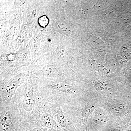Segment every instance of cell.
<instances>
[{"label": "cell", "mask_w": 131, "mask_h": 131, "mask_svg": "<svg viewBox=\"0 0 131 131\" xmlns=\"http://www.w3.org/2000/svg\"><path fill=\"white\" fill-rule=\"evenodd\" d=\"M21 78L16 76L9 81L3 91V98L5 101H9L13 96L16 90L21 84Z\"/></svg>", "instance_id": "1"}, {"label": "cell", "mask_w": 131, "mask_h": 131, "mask_svg": "<svg viewBox=\"0 0 131 131\" xmlns=\"http://www.w3.org/2000/svg\"><path fill=\"white\" fill-rule=\"evenodd\" d=\"M35 104L32 89L27 88L26 89L24 95L22 105L24 110L30 112L33 109Z\"/></svg>", "instance_id": "2"}, {"label": "cell", "mask_w": 131, "mask_h": 131, "mask_svg": "<svg viewBox=\"0 0 131 131\" xmlns=\"http://www.w3.org/2000/svg\"><path fill=\"white\" fill-rule=\"evenodd\" d=\"M96 90L101 93H110L117 91L115 86L105 82H98L95 84Z\"/></svg>", "instance_id": "3"}, {"label": "cell", "mask_w": 131, "mask_h": 131, "mask_svg": "<svg viewBox=\"0 0 131 131\" xmlns=\"http://www.w3.org/2000/svg\"><path fill=\"white\" fill-rule=\"evenodd\" d=\"M51 88L62 91L68 94H74L75 93L74 89L73 87L67 84L63 83H57L50 85L49 86Z\"/></svg>", "instance_id": "4"}, {"label": "cell", "mask_w": 131, "mask_h": 131, "mask_svg": "<svg viewBox=\"0 0 131 131\" xmlns=\"http://www.w3.org/2000/svg\"><path fill=\"white\" fill-rule=\"evenodd\" d=\"M110 110L113 114L118 116L123 114L125 112V107L123 103L117 102L111 106Z\"/></svg>", "instance_id": "5"}, {"label": "cell", "mask_w": 131, "mask_h": 131, "mask_svg": "<svg viewBox=\"0 0 131 131\" xmlns=\"http://www.w3.org/2000/svg\"><path fill=\"white\" fill-rule=\"evenodd\" d=\"M41 121L45 126L50 128L54 127L56 124L51 115L48 113H45L43 115L41 118Z\"/></svg>", "instance_id": "6"}, {"label": "cell", "mask_w": 131, "mask_h": 131, "mask_svg": "<svg viewBox=\"0 0 131 131\" xmlns=\"http://www.w3.org/2000/svg\"><path fill=\"white\" fill-rule=\"evenodd\" d=\"M56 28L57 30L63 34L67 35L70 32V30H69L68 27L61 20H58L56 22Z\"/></svg>", "instance_id": "7"}, {"label": "cell", "mask_w": 131, "mask_h": 131, "mask_svg": "<svg viewBox=\"0 0 131 131\" xmlns=\"http://www.w3.org/2000/svg\"><path fill=\"white\" fill-rule=\"evenodd\" d=\"M93 119L95 123L98 125H105L107 122L106 118L104 114L101 113H99L95 115Z\"/></svg>", "instance_id": "8"}, {"label": "cell", "mask_w": 131, "mask_h": 131, "mask_svg": "<svg viewBox=\"0 0 131 131\" xmlns=\"http://www.w3.org/2000/svg\"><path fill=\"white\" fill-rule=\"evenodd\" d=\"M42 72L43 74L47 77H54L56 75V71L51 66H45L42 69Z\"/></svg>", "instance_id": "9"}, {"label": "cell", "mask_w": 131, "mask_h": 131, "mask_svg": "<svg viewBox=\"0 0 131 131\" xmlns=\"http://www.w3.org/2000/svg\"><path fill=\"white\" fill-rule=\"evenodd\" d=\"M40 39L37 36H35L30 41V46L32 50L34 51H37L40 47Z\"/></svg>", "instance_id": "10"}, {"label": "cell", "mask_w": 131, "mask_h": 131, "mask_svg": "<svg viewBox=\"0 0 131 131\" xmlns=\"http://www.w3.org/2000/svg\"><path fill=\"white\" fill-rule=\"evenodd\" d=\"M1 131H11L10 124L5 117L1 118Z\"/></svg>", "instance_id": "11"}, {"label": "cell", "mask_w": 131, "mask_h": 131, "mask_svg": "<svg viewBox=\"0 0 131 131\" xmlns=\"http://www.w3.org/2000/svg\"><path fill=\"white\" fill-rule=\"evenodd\" d=\"M57 119L59 124L62 127H65L67 125V121L63 114L61 111H59L57 115Z\"/></svg>", "instance_id": "12"}, {"label": "cell", "mask_w": 131, "mask_h": 131, "mask_svg": "<svg viewBox=\"0 0 131 131\" xmlns=\"http://www.w3.org/2000/svg\"><path fill=\"white\" fill-rule=\"evenodd\" d=\"M57 53L59 58L64 61L68 59V56L64 49L61 47H58L57 49Z\"/></svg>", "instance_id": "13"}, {"label": "cell", "mask_w": 131, "mask_h": 131, "mask_svg": "<svg viewBox=\"0 0 131 131\" xmlns=\"http://www.w3.org/2000/svg\"><path fill=\"white\" fill-rule=\"evenodd\" d=\"M94 107V106L91 105L85 108L82 112V115L83 117L84 118L88 117L93 110Z\"/></svg>", "instance_id": "14"}, {"label": "cell", "mask_w": 131, "mask_h": 131, "mask_svg": "<svg viewBox=\"0 0 131 131\" xmlns=\"http://www.w3.org/2000/svg\"><path fill=\"white\" fill-rule=\"evenodd\" d=\"M38 24L41 27H45L49 23V19L46 16H41L38 20Z\"/></svg>", "instance_id": "15"}, {"label": "cell", "mask_w": 131, "mask_h": 131, "mask_svg": "<svg viewBox=\"0 0 131 131\" xmlns=\"http://www.w3.org/2000/svg\"><path fill=\"white\" fill-rule=\"evenodd\" d=\"M32 131H42L41 129L40 128H38V127H36L34 128L32 130Z\"/></svg>", "instance_id": "16"}]
</instances>
